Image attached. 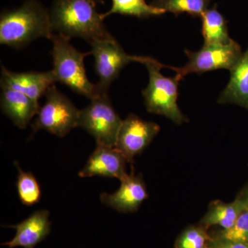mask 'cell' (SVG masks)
I'll return each mask as SVG.
<instances>
[{
  "label": "cell",
  "mask_w": 248,
  "mask_h": 248,
  "mask_svg": "<svg viewBox=\"0 0 248 248\" xmlns=\"http://www.w3.org/2000/svg\"><path fill=\"white\" fill-rule=\"evenodd\" d=\"M50 17L53 32L68 40L78 37L90 43L113 37L96 10V0H53Z\"/></svg>",
  "instance_id": "6da1fadb"
},
{
  "label": "cell",
  "mask_w": 248,
  "mask_h": 248,
  "mask_svg": "<svg viewBox=\"0 0 248 248\" xmlns=\"http://www.w3.org/2000/svg\"><path fill=\"white\" fill-rule=\"evenodd\" d=\"M53 35L50 12L37 0H27L18 9L1 15V45L21 48L37 39H50Z\"/></svg>",
  "instance_id": "7a4b0ae2"
},
{
  "label": "cell",
  "mask_w": 248,
  "mask_h": 248,
  "mask_svg": "<svg viewBox=\"0 0 248 248\" xmlns=\"http://www.w3.org/2000/svg\"><path fill=\"white\" fill-rule=\"evenodd\" d=\"M50 40L53 43L52 71L57 82L90 99L102 95L97 84H92L86 75L84 58L90 52L81 53L71 45L70 40L58 34H53Z\"/></svg>",
  "instance_id": "3957f363"
},
{
  "label": "cell",
  "mask_w": 248,
  "mask_h": 248,
  "mask_svg": "<svg viewBox=\"0 0 248 248\" xmlns=\"http://www.w3.org/2000/svg\"><path fill=\"white\" fill-rule=\"evenodd\" d=\"M143 64L149 73V82L142 91L147 110L164 116L178 125L188 122L177 105L178 87L182 78L178 75L166 78L160 72L164 67L172 69V66H165L149 57H146Z\"/></svg>",
  "instance_id": "277c9868"
},
{
  "label": "cell",
  "mask_w": 248,
  "mask_h": 248,
  "mask_svg": "<svg viewBox=\"0 0 248 248\" xmlns=\"http://www.w3.org/2000/svg\"><path fill=\"white\" fill-rule=\"evenodd\" d=\"M45 95V105L40 108L37 118L32 124V130L36 133L45 130L63 138L78 127L80 110L55 85L49 88Z\"/></svg>",
  "instance_id": "5b68a950"
},
{
  "label": "cell",
  "mask_w": 248,
  "mask_h": 248,
  "mask_svg": "<svg viewBox=\"0 0 248 248\" xmlns=\"http://www.w3.org/2000/svg\"><path fill=\"white\" fill-rule=\"evenodd\" d=\"M122 121L108 94H102L80 110L78 127L92 135L97 145L115 147Z\"/></svg>",
  "instance_id": "8992f818"
},
{
  "label": "cell",
  "mask_w": 248,
  "mask_h": 248,
  "mask_svg": "<svg viewBox=\"0 0 248 248\" xmlns=\"http://www.w3.org/2000/svg\"><path fill=\"white\" fill-rule=\"evenodd\" d=\"M90 53L94 59L96 73L99 78V93L108 94L109 86L117 78L124 67L131 62L143 63L146 57L133 56L125 53L114 37L90 42Z\"/></svg>",
  "instance_id": "52a82bcc"
},
{
  "label": "cell",
  "mask_w": 248,
  "mask_h": 248,
  "mask_svg": "<svg viewBox=\"0 0 248 248\" xmlns=\"http://www.w3.org/2000/svg\"><path fill=\"white\" fill-rule=\"evenodd\" d=\"M188 62L182 68H176L182 79L190 73H202L218 69L231 71L243 53L239 44L232 40L228 45H206L197 52L185 50Z\"/></svg>",
  "instance_id": "ba28073f"
},
{
  "label": "cell",
  "mask_w": 248,
  "mask_h": 248,
  "mask_svg": "<svg viewBox=\"0 0 248 248\" xmlns=\"http://www.w3.org/2000/svg\"><path fill=\"white\" fill-rule=\"evenodd\" d=\"M159 131L158 124L130 115L122 121L115 147L128 163H133L135 156L151 144Z\"/></svg>",
  "instance_id": "9c48e42d"
},
{
  "label": "cell",
  "mask_w": 248,
  "mask_h": 248,
  "mask_svg": "<svg viewBox=\"0 0 248 248\" xmlns=\"http://www.w3.org/2000/svg\"><path fill=\"white\" fill-rule=\"evenodd\" d=\"M120 188L112 194L102 193L101 202L122 213L138 211L143 202L148 198L146 184L141 176L132 172L120 181Z\"/></svg>",
  "instance_id": "30bf717a"
},
{
  "label": "cell",
  "mask_w": 248,
  "mask_h": 248,
  "mask_svg": "<svg viewBox=\"0 0 248 248\" xmlns=\"http://www.w3.org/2000/svg\"><path fill=\"white\" fill-rule=\"evenodd\" d=\"M124 155L116 147L97 145V148L88 159L80 177H98L117 178L122 180L128 175Z\"/></svg>",
  "instance_id": "8fae6325"
},
{
  "label": "cell",
  "mask_w": 248,
  "mask_h": 248,
  "mask_svg": "<svg viewBox=\"0 0 248 248\" xmlns=\"http://www.w3.org/2000/svg\"><path fill=\"white\" fill-rule=\"evenodd\" d=\"M56 82L52 71L15 73L1 66V89L14 90L24 93L34 100L38 101Z\"/></svg>",
  "instance_id": "7c38bea8"
},
{
  "label": "cell",
  "mask_w": 248,
  "mask_h": 248,
  "mask_svg": "<svg viewBox=\"0 0 248 248\" xmlns=\"http://www.w3.org/2000/svg\"><path fill=\"white\" fill-rule=\"evenodd\" d=\"M49 215L48 210H37L21 223L8 226L15 228L16 234L11 241L1 245L9 248H35L50 234L51 223Z\"/></svg>",
  "instance_id": "4fadbf2b"
},
{
  "label": "cell",
  "mask_w": 248,
  "mask_h": 248,
  "mask_svg": "<svg viewBox=\"0 0 248 248\" xmlns=\"http://www.w3.org/2000/svg\"><path fill=\"white\" fill-rule=\"evenodd\" d=\"M1 108L3 113L18 128L24 129L40 110L38 101L24 93L3 89L1 94Z\"/></svg>",
  "instance_id": "5bb4252c"
},
{
  "label": "cell",
  "mask_w": 248,
  "mask_h": 248,
  "mask_svg": "<svg viewBox=\"0 0 248 248\" xmlns=\"http://www.w3.org/2000/svg\"><path fill=\"white\" fill-rule=\"evenodd\" d=\"M218 103L236 104L248 110V48L231 70V79Z\"/></svg>",
  "instance_id": "9a60e30c"
},
{
  "label": "cell",
  "mask_w": 248,
  "mask_h": 248,
  "mask_svg": "<svg viewBox=\"0 0 248 248\" xmlns=\"http://www.w3.org/2000/svg\"><path fill=\"white\" fill-rule=\"evenodd\" d=\"M244 210V205L237 198L231 203L214 201L209 204L208 210L199 224L208 230L213 226L221 227V230L230 229Z\"/></svg>",
  "instance_id": "2e32d148"
},
{
  "label": "cell",
  "mask_w": 248,
  "mask_h": 248,
  "mask_svg": "<svg viewBox=\"0 0 248 248\" xmlns=\"http://www.w3.org/2000/svg\"><path fill=\"white\" fill-rule=\"evenodd\" d=\"M202 19V33L206 45H228L233 40L228 34L226 19L218 12L217 5L207 10Z\"/></svg>",
  "instance_id": "e0dca14e"
},
{
  "label": "cell",
  "mask_w": 248,
  "mask_h": 248,
  "mask_svg": "<svg viewBox=\"0 0 248 248\" xmlns=\"http://www.w3.org/2000/svg\"><path fill=\"white\" fill-rule=\"evenodd\" d=\"M115 14L143 19L162 16L166 12L164 10L147 4L145 0H112V8L106 14H102L103 19Z\"/></svg>",
  "instance_id": "ac0fdd59"
},
{
  "label": "cell",
  "mask_w": 248,
  "mask_h": 248,
  "mask_svg": "<svg viewBox=\"0 0 248 248\" xmlns=\"http://www.w3.org/2000/svg\"><path fill=\"white\" fill-rule=\"evenodd\" d=\"M209 4L210 0H154L151 5L177 16L186 13L193 17H202Z\"/></svg>",
  "instance_id": "d6986e66"
},
{
  "label": "cell",
  "mask_w": 248,
  "mask_h": 248,
  "mask_svg": "<svg viewBox=\"0 0 248 248\" xmlns=\"http://www.w3.org/2000/svg\"><path fill=\"white\" fill-rule=\"evenodd\" d=\"M18 170L16 182L19 200L24 205L32 206L38 203L42 197L40 184L31 172H25L17 162H15Z\"/></svg>",
  "instance_id": "ffe728a7"
},
{
  "label": "cell",
  "mask_w": 248,
  "mask_h": 248,
  "mask_svg": "<svg viewBox=\"0 0 248 248\" xmlns=\"http://www.w3.org/2000/svg\"><path fill=\"white\" fill-rule=\"evenodd\" d=\"M211 236L205 227L200 224L190 226L178 236L174 248H208Z\"/></svg>",
  "instance_id": "44dd1931"
},
{
  "label": "cell",
  "mask_w": 248,
  "mask_h": 248,
  "mask_svg": "<svg viewBox=\"0 0 248 248\" xmlns=\"http://www.w3.org/2000/svg\"><path fill=\"white\" fill-rule=\"evenodd\" d=\"M217 236L248 245V210H244L234 226L228 230H221Z\"/></svg>",
  "instance_id": "7402d4cb"
},
{
  "label": "cell",
  "mask_w": 248,
  "mask_h": 248,
  "mask_svg": "<svg viewBox=\"0 0 248 248\" xmlns=\"http://www.w3.org/2000/svg\"><path fill=\"white\" fill-rule=\"evenodd\" d=\"M208 248H248V245L231 241L217 235H211Z\"/></svg>",
  "instance_id": "603a6c76"
},
{
  "label": "cell",
  "mask_w": 248,
  "mask_h": 248,
  "mask_svg": "<svg viewBox=\"0 0 248 248\" xmlns=\"http://www.w3.org/2000/svg\"><path fill=\"white\" fill-rule=\"evenodd\" d=\"M236 198L242 203L245 210H248V186L240 192Z\"/></svg>",
  "instance_id": "cb8c5ba5"
}]
</instances>
